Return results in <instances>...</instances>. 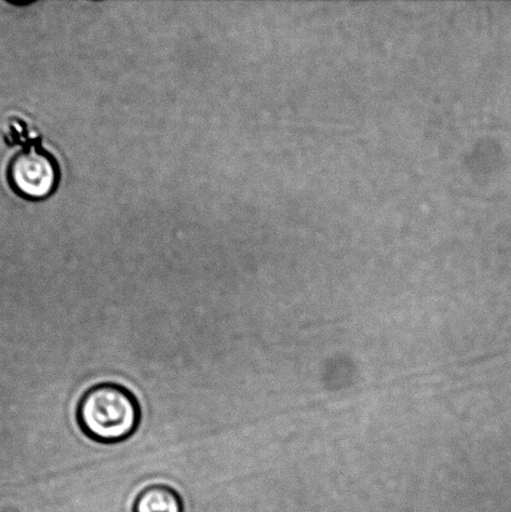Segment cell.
<instances>
[{
    "label": "cell",
    "instance_id": "6da1fadb",
    "mask_svg": "<svg viewBox=\"0 0 511 512\" xmlns=\"http://www.w3.org/2000/svg\"><path fill=\"white\" fill-rule=\"evenodd\" d=\"M78 423L83 433L97 443H122L138 429L140 406L123 386L99 384L80 399Z\"/></svg>",
    "mask_w": 511,
    "mask_h": 512
},
{
    "label": "cell",
    "instance_id": "7a4b0ae2",
    "mask_svg": "<svg viewBox=\"0 0 511 512\" xmlns=\"http://www.w3.org/2000/svg\"><path fill=\"white\" fill-rule=\"evenodd\" d=\"M8 183L20 198L42 202L57 192L60 167L52 153L34 142L15 154L8 165Z\"/></svg>",
    "mask_w": 511,
    "mask_h": 512
},
{
    "label": "cell",
    "instance_id": "3957f363",
    "mask_svg": "<svg viewBox=\"0 0 511 512\" xmlns=\"http://www.w3.org/2000/svg\"><path fill=\"white\" fill-rule=\"evenodd\" d=\"M134 512H183V501L172 488L153 485L138 495Z\"/></svg>",
    "mask_w": 511,
    "mask_h": 512
}]
</instances>
